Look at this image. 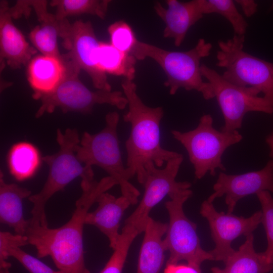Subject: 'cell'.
Wrapping results in <instances>:
<instances>
[{
  "label": "cell",
  "mask_w": 273,
  "mask_h": 273,
  "mask_svg": "<svg viewBox=\"0 0 273 273\" xmlns=\"http://www.w3.org/2000/svg\"><path fill=\"white\" fill-rule=\"evenodd\" d=\"M200 213L207 219L215 243L214 248L209 252L214 260L223 262L235 251L232 247L233 241L241 236L246 237L253 234L261 223V210L248 217L238 216L232 213L218 212L213 203L207 200L201 204Z\"/></svg>",
  "instance_id": "obj_12"
},
{
  "label": "cell",
  "mask_w": 273,
  "mask_h": 273,
  "mask_svg": "<svg viewBox=\"0 0 273 273\" xmlns=\"http://www.w3.org/2000/svg\"><path fill=\"white\" fill-rule=\"evenodd\" d=\"M6 1L0 3L1 59L13 69L30 62L36 51L31 47L21 31L14 25Z\"/></svg>",
  "instance_id": "obj_17"
},
{
  "label": "cell",
  "mask_w": 273,
  "mask_h": 273,
  "mask_svg": "<svg viewBox=\"0 0 273 273\" xmlns=\"http://www.w3.org/2000/svg\"><path fill=\"white\" fill-rule=\"evenodd\" d=\"M234 2L241 6L243 13L247 17H251L257 11V4L253 0H236Z\"/></svg>",
  "instance_id": "obj_32"
},
{
  "label": "cell",
  "mask_w": 273,
  "mask_h": 273,
  "mask_svg": "<svg viewBox=\"0 0 273 273\" xmlns=\"http://www.w3.org/2000/svg\"><path fill=\"white\" fill-rule=\"evenodd\" d=\"M63 56L65 66L63 77L53 92L39 99L41 105L35 114L36 118L52 113L57 108L63 112L87 113L96 104H109L121 110L126 107L127 100L121 92L88 89L79 78L80 67L65 55Z\"/></svg>",
  "instance_id": "obj_6"
},
{
  "label": "cell",
  "mask_w": 273,
  "mask_h": 273,
  "mask_svg": "<svg viewBox=\"0 0 273 273\" xmlns=\"http://www.w3.org/2000/svg\"><path fill=\"white\" fill-rule=\"evenodd\" d=\"M96 202L95 210L88 212L85 218V224L97 228L109 239L110 247L114 250L119 240L120 221L126 209L131 205L125 196L115 197L108 193L101 194Z\"/></svg>",
  "instance_id": "obj_18"
},
{
  "label": "cell",
  "mask_w": 273,
  "mask_h": 273,
  "mask_svg": "<svg viewBox=\"0 0 273 273\" xmlns=\"http://www.w3.org/2000/svg\"><path fill=\"white\" fill-rule=\"evenodd\" d=\"M97 59L99 67L104 73L133 80L136 59L131 54L118 50L111 43L100 42Z\"/></svg>",
  "instance_id": "obj_24"
},
{
  "label": "cell",
  "mask_w": 273,
  "mask_h": 273,
  "mask_svg": "<svg viewBox=\"0 0 273 273\" xmlns=\"http://www.w3.org/2000/svg\"><path fill=\"white\" fill-rule=\"evenodd\" d=\"M183 161L181 155L166 162L163 169L157 168L153 162L145 166L146 177L144 183L143 197L135 210L125 220V224L133 225L139 234L144 232L152 208L166 195L169 197L189 189L188 181H176L175 178Z\"/></svg>",
  "instance_id": "obj_11"
},
{
  "label": "cell",
  "mask_w": 273,
  "mask_h": 273,
  "mask_svg": "<svg viewBox=\"0 0 273 273\" xmlns=\"http://www.w3.org/2000/svg\"><path fill=\"white\" fill-rule=\"evenodd\" d=\"M168 223L149 217L144 231L140 250L136 273H159L163 265L166 251L162 237Z\"/></svg>",
  "instance_id": "obj_21"
},
{
  "label": "cell",
  "mask_w": 273,
  "mask_h": 273,
  "mask_svg": "<svg viewBox=\"0 0 273 273\" xmlns=\"http://www.w3.org/2000/svg\"><path fill=\"white\" fill-rule=\"evenodd\" d=\"M192 194L191 190H186L170 196V200L165 203L169 220L163 243L166 251L169 252L166 264L185 260L189 265L201 269L204 261L214 259L209 251L202 248L196 224L184 213V204Z\"/></svg>",
  "instance_id": "obj_9"
},
{
  "label": "cell",
  "mask_w": 273,
  "mask_h": 273,
  "mask_svg": "<svg viewBox=\"0 0 273 273\" xmlns=\"http://www.w3.org/2000/svg\"><path fill=\"white\" fill-rule=\"evenodd\" d=\"M18 261L29 273H65L55 270L31 255L22 250L20 247H12L3 243L0 245V261H8L9 257Z\"/></svg>",
  "instance_id": "obj_28"
},
{
  "label": "cell",
  "mask_w": 273,
  "mask_h": 273,
  "mask_svg": "<svg viewBox=\"0 0 273 273\" xmlns=\"http://www.w3.org/2000/svg\"><path fill=\"white\" fill-rule=\"evenodd\" d=\"M203 14L216 13L226 19L231 24L235 34L245 35L248 25L237 10L232 0H199Z\"/></svg>",
  "instance_id": "obj_26"
},
{
  "label": "cell",
  "mask_w": 273,
  "mask_h": 273,
  "mask_svg": "<svg viewBox=\"0 0 273 273\" xmlns=\"http://www.w3.org/2000/svg\"><path fill=\"white\" fill-rule=\"evenodd\" d=\"M68 50L65 56L84 70L98 90L111 91L105 73L99 67L97 54L100 44L90 22L76 21L71 24L62 38Z\"/></svg>",
  "instance_id": "obj_13"
},
{
  "label": "cell",
  "mask_w": 273,
  "mask_h": 273,
  "mask_svg": "<svg viewBox=\"0 0 273 273\" xmlns=\"http://www.w3.org/2000/svg\"><path fill=\"white\" fill-rule=\"evenodd\" d=\"M111 43L118 50L130 54L138 39L130 26L124 21L111 24L108 28Z\"/></svg>",
  "instance_id": "obj_30"
},
{
  "label": "cell",
  "mask_w": 273,
  "mask_h": 273,
  "mask_svg": "<svg viewBox=\"0 0 273 273\" xmlns=\"http://www.w3.org/2000/svg\"><path fill=\"white\" fill-rule=\"evenodd\" d=\"M56 140L59 146L58 151L42 157L49 166L47 180L38 193L28 198L33 204L30 226H48L45 212L47 203L75 178L81 177L80 185H88L95 180L92 168L84 166L75 155V147L80 142L77 129L68 128L63 132L58 129Z\"/></svg>",
  "instance_id": "obj_3"
},
{
  "label": "cell",
  "mask_w": 273,
  "mask_h": 273,
  "mask_svg": "<svg viewBox=\"0 0 273 273\" xmlns=\"http://www.w3.org/2000/svg\"><path fill=\"white\" fill-rule=\"evenodd\" d=\"M200 71L202 76L211 84L222 113L224 123L221 131L233 132L241 128L243 118L248 112L273 113L271 104L263 96H258L260 92L257 89L234 84L203 64Z\"/></svg>",
  "instance_id": "obj_10"
},
{
  "label": "cell",
  "mask_w": 273,
  "mask_h": 273,
  "mask_svg": "<svg viewBox=\"0 0 273 273\" xmlns=\"http://www.w3.org/2000/svg\"><path fill=\"white\" fill-rule=\"evenodd\" d=\"M105 120L106 125L100 132H84L75 147V155L86 167L96 165L104 170L117 182L122 195L135 205L140 193L129 181L131 177L122 162L117 132L119 115L116 112H109Z\"/></svg>",
  "instance_id": "obj_5"
},
{
  "label": "cell",
  "mask_w": 273,
  "mask_h": 273,
  "mask_svg": "<svg viewBox=\"0 0 273 273\" xmlns=\"http://www.w3.org/2000/svg\"><path fill=\"white\" fill-rule=\"evenodd\" d=\"M31 195L27 189L6 183L1 171L0 221L13 228L16 234L25 235L29 225V220L24 217L23 201Z\"/></svg>",
  "instance_id": "obj_19"
},
{
  "label": "cell",
  "mask_w": 273,
  "mask_h": 273,
  "mask_svg": "<svg viewBox=\"0 0 273 273\" xmlns=\"http://www.w3.org/2000/svg\"><path fill=\"white\" fill-rule=\"evenodd\" d=\"M223 268L213 267L212 273H268L273 269L270 262L262 252L254 248L253 234L246 237L244 243L224 262Z\"/></svg>",
  "instance_id": "obj_22"
},
{
  "label": "cell",
  "mask_w": 273,
  "mask_h": 273,
  "mask_svg": "<svg viewBox=\"0 0 273 273\" xmlns=\"http://www.w3.org/2000/svg\"><path fill=\"white\" fill-rule=\"evenodd\" d=\"M65 71L63 56L59 59L42 55L32 59L28 66V76L34 92L33 99H40L53 92L61 82Z\"/></svg>",
  "instance_id": "obj_20"
},
{
  "label": "cell",
  "mask_w": 273,
  "mask_h": 273,
  "mask_svg": "<svg viewBox=\"0 0 273 273\" xmlns=\"http://www.w3.org/2000/svg\"><path fill=\"white\" fill-rule=\"evenodd\" d=\"M245 35L234 36L218 44L216 65L225 69L222 76L241 87H253L263 93L273 107V63L244 51Z\"/></svg>",
  "instance_id": "obj_8"
},
{
  "label": "cell",
  "mask_w": 273,
  "mask_h": 273,
  "mask_svg": "<svg viewBox=\"0 0 273 273\" xmlns=\"http://www.w3.org/2000/svg\"><path fill=\"white\" fill-rule=\"evenodd\" d=\"M273 10V2L272 3L269 9V11H271Z\"/></svg>",
  "instance_id": "obj_34"
},
{
  "label": "cell",
  "mask_w": 273,
  "mask_h": 273,
  "mask_svg": "<svg viewBox=\"0 0 273 273\" xmlns=\"http://www.w3.org/2000/svg\"><path fill=\"white\" fill-rule=\"evenodd\" d=\"M121 86L128 106L123 120L131 125L130 133L125 142L126 169L131 178L136 175L138 181L144 184L148 163L153 162L160 167L165 162L182 155L165 149L161 145L160 125L163 108L146 105L139 96L133 80L124 79Z\"/></svg>",
  "instance_id": "obj_2"
},
{
  "label": "cell",
  "mask_w": 273,
  "mask_h": 273,
  "mask_svg": "<svg viewBox=\"0 0 273 273\" xmlns=\"http://www.w3.org/2000/svg\"><path fill=\"white\" fill-rule=\"evenodd\" d=\"M38 149L32 144L21 142L14 144L7 155L10 173L17 180L23 181L33 176L41 162Z\"/></svg>",
  "instance_id": "obj_23"
},
{
  "label": "cell",
  "mask_w": 273,
  "mask_h": 273,
  "mask_svg": "<svg viewBox=\"0 0 273 273\" xmlns=\"http://www.w3.org/2000/svg\"><path fill=\"white\" fill-rule=\"evenodd\" d=\"M30 5L40 23L30 33L31 41L43 55L62 59L57 38L64 36L70 23L67 19H60L55 14L50 13L46 1H30Z\"/></svg>",
  "instance_id": "obj_16"
},
{
  "label": "cell",
  "mask_w": 273,
  "mask_h": 273,
  "mask_svg": "<svg viewBox=\"0 0 273 273\" xmlns=\"http://www.w3.org/2000/svg\"><path fill=\"white\" fill-rule=\"evenodd\" d=\"M214 192L207 199L213 203L225 195L228 212L232 213L238 202L241 199L261 191L273 194V159L257 171L240 174H228L220 172L213 186Z\"/></svg>",
  "instance_id": "obj_14"
},
{
  "label": "cell",
  "mask_w": 273,
  "mask_h": 273,
  "mask_svg": "<svg viewBox=\"0 0 273 273\" xmlns=\"http://www.w3.org/2000/svg\"><path fill=\"white\" fill-rule=\"evenodd\" d=\"M265 141L269 149V156L273 159V131L266 136Z\"/></svg>",
  "instance_id": "obj_33"
},
{
  "label": "cell",
  "mask_w": 273,
  "mask_h": 273,
  "mask_svg": "<svg viewBox=\"0 0 273 273\" xmlns=\"http://www.w3.org/2000/svg\"><path fill=\"white\" fill-rule=\"evenodd\" d=\"M171 133L187 150L194 168L195 177L198 179L207 172L215 176L217 169L225 171L222 162L223 153L243 139L238 130L224 132L216 130L213 126V118L210 114L202 116L195 129L186 132L173 130Z\"/></svg>",
  "instance_id": "obj_7"
},
{
  "label": "cell",
  "mask_w": 273,
  "mask_h": 273,
  "mask_svg": "<svg viewBox=\"0 0 273 273\" xmlns=\"http://www.w3.org/2000/svg\"><path fill=\"white\" fill-rule=\"evenodd\" d=\"M165 2L167 8L156 2L154 8L165 24L164 37L172 38L175 46L179 47L189 29L203 17L199 0L186 2L167 0Z\"/></svg>",
  "instance_id": "obj_15"
},
{
  "label": "cell",
  "mask_w": 273,
  "mask_h": 273,
  "mask_svg": "<svg viewBox=\"0 0 273 273\" xmlns=\"http://www.w3.org/2000/svg\"><path fill=\"white\" fill-rule=\"evenodd\" d=\"M110 2L107 0H54L50 5L56 7L55 15L60 19L84 14L104 19Z\"/></svg>",
  "instance_id": "obj_25"
},
{
  "label": "cell",
  "mask_w": 273,
  "mask_h": 273,
  "mask_svg": "<svg viewBox=\"0 0 273 273\" xmlns=\"http://www.w3.org/2000/svg\"><path fill=\"white\" fill-rule=\"evenodd\" d=\"M120 234L113 253L99 273H122L129 248L139 233L133 225L125 224Z\"/></svg>",
  "instance_id": "obj_27"
},
{
  "label": "cell",
  "mask_w": 273,
  "mask_h": 273,
  "mask_svg": "<svg viewBox=\"0 0 273 273\" xmlns=\"http://www.w3.org/2000/svg\"><path fill=\"white\" fill-rule=\"evenodd\" d=\"M256 195L261 205V223L264 228L267 242L263 253L273 263V197L267 191H260Z\"/></svg>",
  "instance_id": "obj_29"
},
{
  "label": "cell",
  "mask_w": 273,
  "mask_h": 273,
  "mask_svg": "<svg viewBox=\"0 0 273 273\" xmlns=\"http://www.w3.org/2000/svg\"><path fill=\"white\" fill-rule=\"evenodd\" d=\"M212 47L210 42L200 38L189 51H171L138 40L130 54L139 60L150 58L160 65L167 77L164 85L170 95L183 88L197 90L208 100L214 98V92L211 84L203 80L200 61L210 55Z\"/></svg>",
  "instance_id": "obj_4"
},
{
  "label": "cell",
  "mask_w": 273,
  "mask_h": 273,
  "mask_svg": "<svg viewBox=\"0 0 273 273\" xmlns=\"http://www.w3.org/2000/svg\"><path fill=\"white\" fill-rule=\"evenodd\" d=\"M163 273H202L198 269L188 264H166Z\"/></svg>",
  "instance_id": "obj_31"
},
{
  "label": "cell",
  "mask_w": 273,
  "mask_h": 273,
  "mask_svg": "<svg viewBox=\"0 0 273 273\" xmlns=\"http://www.w3.org/2000/svg\"><path fill=\"white\" fill-rule=\"evenodd\" d=\"M117 184L115 179L108 176L81 189V195L75 202L70 219L59 228L29 225L25 235L29 244L36 248L37 257L50 256L58 270L65 273H90L84 261L85 218L99 196Z\"/></svg>",
  "instance_id": "obj_1"
}]
</instances>
